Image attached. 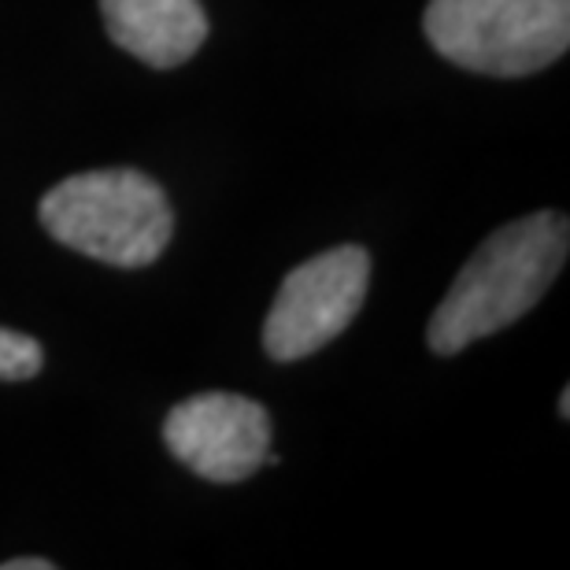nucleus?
<instances>
[{
	"label": "nucleus",
	"instance_id": "1",
	"mask_svg": "<svg viewBox=\"0 0 570 570\" xmlns=\"http://www.w3.org/2000/svg\"><path fill=\"white\" fill-rule=\"evenodd\" d=\"M567 248L570 226L560 212H538L493 230L433 312L430 348L438 356H455L522 318L563 271Z\"/></svg>",
	"mask_w": 570,
	"mask_h": 570
},
{
	"label": "nucleus",
	"instance_id": "2",
	"mask_svg": "<svg viewBox=\"0 0 570 570\" xmlns=\"http://www.w3.org/2000/svg\"><path fill=\"white\" fill-rule=\"evenodd\" d=\"M56 242L111 267H148L170 245L175 212L156 178L130 167L82 170L41 197Z\"/></svg>",
	"mask_w": 570,
	"mask_h": 570
},
{
	"label": "nucleus",
	"instance_id": "3",
	"mask_svg": "<svg viewBox=\"0 0 570 570\" xmlns=\"http://www.w3.org/2000/svg\"><path fill=\"white\" fill-rule=\"evenodd\" d=\"M423 27L444 60L522 78L567 52L570 0H430Z\"/></svg>",
	"mask_w": 570,
	"mask_h": 570
},
{
	"label": "nucleus",
	"instance_id": "4",
	"mask_svg": "<svg viewBox=\"0 0 570 570\" xmlns=\"http://www.w3.org/2000/svg\"><path fill=\"white\" fill-rule=\"evenodd\" d=\"M371 285V256L360 245H337L285 275L264 326L271 360L293 363L345 334Z\"/></svg>",
	"mask_w": 570,
	"mask_h": 570
},
{
	"label": "nucleus",
	"instance_id": "5",
	"mask_svg": "<svg viewBox=\"0 0 570 570\" xmlns=\"http://www.w3.org/2000/svg\"><path fill=\"white\" fill-rule=\"evenodd\" d=\"M164 441L175 460L208 482H245L271 452V419L237 393H200L170 407Z\"/></svg>",
	"mask_w": 570,
	"mask_h": 570
},
{
	"label": "nucleus",
	"instance_id": "6",
	"mask_svg": "<svg viewBox=\"0 0 570 570\" xmlns=\"http://www.w3.org/2000/svg\"><path fill=\"white\" fill-rule=\"evenodd\" d=\"M108 38L148 67H178L208 38L200 0H100Z\"/></svg>",
	"mask_w": 570,
	"mask_h": 570
},
{
	"label": "nucleus",
	"instance_id": "7",
	"mask_svg": "<svg viewBox=\"0 0 570 570\" xmlns=\"http://www.w3.org/2000/svg\"><path fill=\"white\" fill-rule=\"evenodd\" d=\"M41 345L19 330L0 326V382H27L41 371Z\"/></svg>",
	"mask_w": 570,
	"mask_h": 570
},
{
	"label": "nucleus",
	"instance_id": "8",
	"mask_svg": "<svg viewBox=\"0 0 570 570\" xmlns=\"http://www.w3.org/2000/svg\"><path fill=\"white\" fill-rule=\"evenodd\" d=\"M0 570H52V560H8Z\"/></svg>",
	"mask_w": 570,
	"mask_h": 570
},
{
	"label": "nucleus",
	"instance_id": "9",
	"mask_svg": "<svg viewBox=\"0 0 570 570\" xmlns=\"http://www.w3.org/2000/svg\"><path fill=\"white\" fill-rule=\"evenodd\" d=\"M560 415H563V419L570 415V393H567V390H563V401H560Z\"/></svg>",
	"mask_w": 570,
	"mask_h": 570
}]
</instances>
